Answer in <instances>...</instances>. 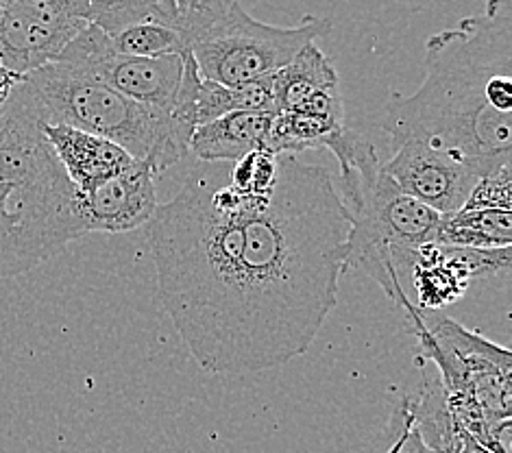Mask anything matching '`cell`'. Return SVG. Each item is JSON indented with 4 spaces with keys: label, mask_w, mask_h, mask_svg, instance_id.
Listing matches in <instances>:
<instances>
[{
    "label": "cell",
    "mask_w": 512,
    "mask_h": 453,
    "mask_svg": "<svg viewBox=\"0 0 512 453\" xmlns=\"http://www.w3.org/2000/svg\"><path fill=\"white\" fill-rule=\"evenodd\" d=\"M349 214L321 166L279 155L275 190L255 199L210 338L197 362L216 375L277 369L306 353L338 305Z\"/></svg>",
    "instance_id": "6da1fadb"
},
{
    "label": "cell",
    "mask_w": 512,
    "mask_h": 453,
    "mask_svg": "<svg viewBox=\"0 0 512 453\" xmlns=\"http://www.w3.org/2000/svg\"><path fill=\"white\" fill-rule=\"evenodd\" d=\"M425 81L390 101L380 127L395 144L456 155L482 175L512 159V0H486L478 16L430 35Z\"/></svg>",
    "instance_id": "7a4b0ae2"
},
{
    "label": "cell",
    "mask_w": 512,
    "mask_h": 453,
    "mask_svg": "<svg viewBox=\"0 0 512 453\" xmlns=\"http://www.w3.org/2000/svg\"><path fill=\"white\" fill-rule=\"evenodd\" d=\"M44 125H66L118 144L157 177L188 153L170 114L127 99L75 61L55 59L22 77Z\"/></svg>",
    "instance_id": "3957f363"
},
{
    "label": "cell",
    "mask_w": 512,
    "mask_h": 453,
    "mask_svg": "<svg viewBox=\"0 0 512 453\" xmlns=\"http://www.w3.org/2000/svg\"><path fill=\"white\" fill-rule=\"evenodd\" d=\"M338 194L349 214L345 271L367 273L390 301L404 312L412 310L404 284L419 253L438 242L441 214L401 192L377 153L362 162L356 186Z\"/></svg>",
    "instance_id": "277c9868"
},
{
    "label": "cell",
    "mask_w": 512,
    "mask_h": 453,
    "mask_svg": "<svg viewBox=\"0 0 512 453\" xmlns=\"http://www.w3.org/2000/svg\"><path fill=\"white\" fill-rule=\"evenodd\" d=\"M406 314L419 362L434 366L451 416L486 449L493 427L512 419V353L447 316H430L417 305Z\"/></svg>",
    "instance_id": "5b68a950"
},
{
    "label": "cell",
    "mask_w": 512,
    "mask_h": 453,
    "mask_svg": "<svg viewBox=\"0 0 512 453\" xmlns=\"http://www.w3.org/2000/svg\"><path fill=\"white\" fill-rule=\"evenodd\" d=\"M332 29V20L314 16L297 27H275L234 3L192 40L190 55L203 79L238 88L275 75Z\"/></svg>",
    "instance_id": "8992f818"
},
{
    "label": "cell",
    "mask_w": 512,
    "mask_h": 453,
    "mask_svg": "<svg viewBox=\"0 0 512 453\" xmlns=\"http://www.w3.org/2000/svg\"><path fill=\"white\" fill-rule=\"evenodd\" d=\"M57 59L75 61L131 101L173 114L184 72V55L155 59L118 55L109 46V33L88 24Z\"/></svg>",
    "instance_id": "52a82bcc"
},
{
    "label": "cell",
    "mask_w": 512,
    "mask_h": 453,
    "mask_svg": "<svg viewBox=\"0 0 512 453\" xmlns=\"http://www.w3.org/2000/svg\"><path fill=\"white\" fill-rule=\"evenodd\" d=\"M0 3H3L0 64L22 77L55 61L88 27L75 0H0Z\"/></svg>",
    "instance_id": "ba28073f"
},
{
    "label": "cell",
    "mask_w": 512,
    "mask_h": 453,
    "mask_svg": "<svg viewBox=\"0 0 512 453\" xmlns=\"http://www.w3.org/2000/svg\"><path fill=\"white\" fill-rule=\"evenodd\" d=\"M401 192L432 207L441 216L458 212L484 175L456 155L419 142L397 144L395 155L382 164Z\"/></svg>",
    "instance_id": "9c48e42d"
},
{
    "label": "cell",
    "mask_w": 512,
    "mask_h": 453,
    "mask_svg": "<svg viewBox=\"0 0 512 453\" xmlns=\"http://www.w3.org/2000/svg\"><path fill=\"white\" fill-rule=\"evenodd\" d=\"M85 234H125L146 227L157 210L153 170L133 162L120 173L75 190Z\"/></svg>",
    "instance_id": "30bf717a"
},
{
    "label": "cell",
    "mask_w": 512,
    "mask_h": 453,
    "mask_svg": "<svg viewBox=\"0 0 512 453\" xmlns=\"http://www.w3.org/2000/svg\"><path fill=\"white\" fill-rule=\"evenodd\" d=\"M268 109H271V92L266 83L253 81L238 85V88H227V85L207 81L201 77L190 51L184 53V72H181L177 99L170 116L188 140L197 127L231 112H268Z\"/></svg>",
    "instance_id": "8fae6325"
},
{
    "label": "cell",
    "mask_w": 512,
    "mask_h": 453,
    "mask_svg": "<svg viewBox=\"0 0 512 453\" xmlns=\"http://www.w3.org/2000/svg\"><path fill=\"white\" fill-rule=\"evenodd\" d=\"M345 129L340 92L338 88H327L275 116L268 151L299 155L312 149H327Z\"/></svg>",
    "instance_id": "7c38bea8"
},
{
    "label": "cell",
    "mask_w": 512,
    "mask_h": 453,
    "mask_svg": "<svg viewBox=\"0 0 512 453\" xmlns=\"http://www.w3.org/2000/svg\"><path fill=\"white\" fill-rule=\"evenodd\" d=\"M42 131L75 190H83L96 181L112 177L136 162L118 144L90 136V133L79 129L66 125H42Z\"/></svg>",
    "instance_id": "4fadbf2b"
},
{
    "label": "cell",
    "mask_w": 512,
    "mask_h": 453,
    "mask_svg": "<svg viewBox=\"0 0 512 453\" xmlns=\"http://www.w3.org/2000/svg\"><path fill=\"white\" fill-rule=\"evenodd\" d=\"M275 114L231 112L192 131L188 153L201 162H238L255 151H268Z\"/></svg>",
    "instance_id": "5bb4252c"
},
{
    "label": "cell",
    "mask_w": 512,
    "mask_h": 453,
    "mask_svg": "<svg viewBox=\"0 0 512 453\" xmlns=\"http://www.w3.org/2000/svg\"><path fill=\"white\" fill-rule=\"evenodd\" d=\"M271 85L275 109L277 114H282L286 109L310 99L316 92L338 88V75L332 61L325 57L316 42H312L290 64L275 72Z\"/></svg>",
    "instance_id": "9a60e30c"
},
{
    "label": "cell",
    "mask_w": 512,
    "mask_h": 453,
    "mask_svg": "<svg viewBox=\"0 0 512 453\" xmlns=\"http://www.w3.org/2000/svg\"><path fill=\"white\" fill-rule=\"evenodd\" d=\"M438 244L465 249H504L512 244V210H462L441 216Z\"/></svg>",
    "instance_id": "2e32d148"
},
{
    "label": "cell",
    "mask_w": 512,
    "mask_h": 453,
    "mask_svg": "<svg viewBox=\"0 0 512 453\" xmlns=\"http://www.w3.org/2000/svg\"><path fill=\"white\" fill-rule=\"evenodd\" d=\"M109 46L118 55L127 57H168L190 51L188 38L177 27L160 22H142L125 31L109 35Z\"/></svg>",
    "instance_id": "e0dca14e"
},
{
    "label": "cell",
    "mask_w": 512,
    "mask_h": 453,
    "mask_svg": "<svg viewBox=\"0 0 512 453\" xmlns=\"http://www.w3.org/2000/svg\"><path fill=\"white\" fill-rule=\"evenodd\" d=\"M279 170V155L271 151H255L234 162L229 173V188L245 197L268 199L275 190Z\"/></svg>",
    "instance_id": "ac0fdd59"
},
{
    "label": "cell",
    "mask_w": 512,
    "mask_h": 453,
    "mask_svg": "<svg viewBox=\"0 0 512 453\" xmlns=\"http://www.w3.org/2000/svg\"><path fill=\"white\" fill-rule=\"evenodd\" d=\"M382 443H384L382 453H434L428 445L423 443L419 430L414 427L412 414L408 410L404 395L393 403Z\"/></svg>",
    "instance_id": "d6986e66"
},
{
    "label": "cell",
    "mask_w": 512,
    "mask_h": 453,
    "mask_svg": "<svg viewBox=\"0 0 512 453\" xmlns=\"http://www.w3.org/2000/svg\"><path fill=\"white\" fill-rule=\"evenodd\" d=\"M467 210H512V168L510 164L484 175L471 190ZM460 207V210H462Z\"/></svg>",
    "instance_id": "ffe728a7"
},
{
    "label": "cell",
    "mask_w": 512,
    "mask_h": 453,
    "mask_svg": "<svg viewBox=\"0 0 512 453\" xmlns=\"http://www.w3.org/2000/svg\"><path fill=\"white\" fill-rule=\"evenodd\" d=\"M22 81V75H16V72L7 70L3 64H0V109L7 103L11 92L16 90V85Z\"/></svg>",
    "instance_id": "44dd1931"
},
{
    "label": "cell",
    "mask_w": 512,
    "mask_h": 453,
    "mask_svg": "<svg viewBox=\"0 0 512 453\" xmlns=\"http://www.w3.org/2000/svg\"><path fill=\"white\" fill-rule=\"evenodd\" d=\"M0 46H3V3H0Z\"/></svg>",
    "instance_id": "7402d4cb"
},
{
    "label": "cell",
    "mask_w": 512,
    "mask_h": 453,
    "mask_svg": "<svg viewBox=\"0 0 512 453\" xmlns=\"http://www.w3.org/2000/svg\"><path fill=\"white\" fill-rule=\"evenodd\" d=\"M177 5H179V9H186L190 5V0H177Z\"/></svg>",
    "instance_id": "603a6c76"
}]
</instances>
